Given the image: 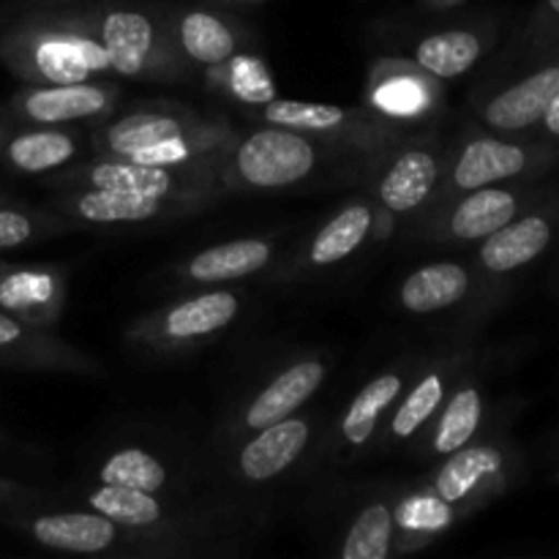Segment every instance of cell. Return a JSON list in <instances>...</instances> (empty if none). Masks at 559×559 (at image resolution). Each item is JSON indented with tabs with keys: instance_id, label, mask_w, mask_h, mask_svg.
<instances>
[{
	"instance_id": "17",
	"label": "cell",
	"mask_w": 559,
	"mask_h": 559,
	"mask_svg": "<svg viewBox=\"0 0 559 559\" xmlns=\"http://www.w3.org/2000/svg\"><path fill=\"white\" fill-rule=\"evenodd\" d=\"M328 374V366L320 358H304L298 364L278 371L246 407L243 426L249 431H260L265 426L278 424L298 413L311 396L322 388Z\"/></svg>"
},
{
	"instance_id": "27",
	"label": "cell",
	"mask_w": 559,
	"mask_h": 559,
	"mask_svg": "<svg viewBox=\"0 0 559 559\" xmlns=\"http://www.w3.org/2000/svg\"><path fill=\"white\" fill-rule=\"evenodd\" d=\"M453 364H437L415 382L402 402L393 404V415L385 426V435L391 442H407L429 420L437 418L440 407L448 399V385H451Z\"/></svg>"
},
{
	"instance_id": "3",
	"label": "cell",
	"mask_w": 559,
	"mask_h": 559,
	"mask_svg": "<svg viewBox=\"0 0 559 559\" xmlns=\"http://www.w3.org/2000/svg\"><path fill=\"white\" fill-rule=\"evenodd\" d=\"M328 147H336L311 134L262 126L246 136H235L218 164L222 189L282 191L306 183L320 169Z\"/></svg>"
},
{
	"instance_id": "41",
	"label": "cell",
	"mask_w": 559,
	"mask_h": 559,
	"mask_svg": "<svg viewBox=\"0 0 559 559\" xmlns=\"http://www.w3.org/2000/svg\"><path fill=\"white\" fill-rule=\"evenodd\" d=\"M3 445H9V437L0 435V448H3Z\"/></svg>"
},
{
	"instance_id": "7",
	"label": "cell",
	"mask_w": 559,
	"mask_h": 559,
	"mask_svg": "<svg viewBox=\"0 0 559 559\" xmlns=\"http://www.w3.org/2000/svg\"><path fill=\"white\" fill-rule=\"evenodd\" d=\"M118 87L107 80L66 82V85H25L9 102V115L22 126L96 123L112 115Z\"/></svg>"
},
{
	"instance_id": "33",
	"label": "cell",
	"mask_w": 559,
	"mask_h": 559,
	"mask_svg": "<svg viewBox=\"0 0 559 559\" xmlns=\"http://www.w3.org/2000/svg\"><path fill=\"white\" fill-rule=\"evenodd\" d=\"M98 480L109 486L158 495L167 486L169 473L145 448H120L112 456L104 459V464L98 467Z\"/></svg>"
},
{
	"instance_id": "15",
	"label": "cell",
	"mask_w": 559,
	"mask_h": 559,
	"mask_svg": "<svg viewBox=\"0 0 559 559\" xmlns=\"http://www.w3.org/2000/svg\"><path fill=\"white\" fill-rule=\"evenodd\" d=\"M502 469L506 453L497 445H464L445 456L431 478L429 491L459 511L473 506L480 495H489Z\"/></svg>"
},
{
	"instance_id": "22",
	"label": "cell",
	"mask_w": 559,
	"mask_h": 559,
	"mask_svg": "<svg viewBox=\"0 0 559 559\" xmlns=\"http://www.w3.org/2000/svg\"><path fill=\"white\" fill-rule=\"evenodd\" d=\"M273 260V246L262 238H240L229 240V243L211 246L202 249L200 254L191 257L183 267L180 276L186 282L194 284H227L249 278L267 267Z\"/></svg>"
},
{
	"instance_id": "30",
	"label": "cell",
	"mask_w": 559,
	"mask_h": 559,
	"mask_svg": "<svg viewBox=\"0 0 559 559\" xmlns=\"http://www.w3.org/2000/svg\"><path fill=\"white\" fill-rule=\"evenodd\" d=\"M87 506L123 530H151L164 522V506L156 495L102 484L87 495Z\"/></svg>"
},
{
	"instance_id": "4",
	"label": "cell",
	"mask_w": 559,
	"mask_h": 559,
	"mask_svg": "<svg viewBox=\"0 0 559 559\" xmlns=\"http://www.w3.org/2000/svg\"><path fill=\"white\" fill-rule=\"evenodd\" d=\"M63 189H107L131 194L158 197V200H186L205 205L222 189L218 169H183L164 164H142L120 156H96L85 167L69 169L55 180Z\"/></svg>"
},
{
	"instance_id": "29",
	"label": "cell",
	"mask_w": 559,
	"mask_h": 559,
	"mask_svg": "<svg viewBox=\"0 0 559 559\" xmlns=\"http://www.w3.org/2000/svg\"><path fill=\"white\" fill-rule=\"evenodd\" d=\"M480 418H484V396L475 382L456 388L445 404L437 413V426L429 437V453L431 456H451L459 448L469 445L480 429Z\"/></svg>"
},
{
	"instance_id": "11",
	"label": "cell",
	"mask_w": 559,
	"mask_h": 559,
	"mask_svg": "<svg viewBox=\"0 0 559 559\" xmlns=\"http://www.w3.org/2000/svg\"><path fill=\"white\" fill-rule=\"evenodd\" d=\"M440 147L431 145V142L404 145L382 169L380 180H377V197H380L382 207L391 211L393 216H409L435 197V191L440 189Z\"/></svg>"
},
{
	"instance_id": "31",
	"label": "cell",
	"mask_w": 559,
	"mask_h": 559,
	"mask_svg": "<svg viewBox=\"0 0 559 559\" xmlns=\"http://www.w3.org/2000/svg\"><path fill=\"white\" fill-rule=\"evenodd\" d=\"M396 544V522L388 502H369L349 524L344 544L338 549L342 559H388Z\"/></svg>"
},
{
	"instance_id": "6",
	"label": "cell",
	"mask_w": 559,
	"mask_h": 559,
	"mask_svg": "<svg viewBox=\"0 0 559 559\" xmlns=\"http://www.w3.org/2000/svg\"><path fill=\"white\" fill-rule=\"evenodd\" d=\"M240 314V298L229 289L191 295L180 304L156 311L131 331V338L162 353L191 347L205 338H213L224 328L233 325Z\"/></svg>"
},
{
	"instance_id": "40",
	"label": "cell",
	"mask_w": 559,
	"mask_h": 559,
	"mask_svg": "<svg viewBox=\"0 0 559 559\" xmlns=\"http://www.w3.org/2000/svg\"><path fill=\"white\" fill-rule=\"evenodd\" d=\"M218 5H251V3H265V0H213Z\"/></svg>"
},
{
	"instance_id": "32",
	"label": "cell",
	"mask_w": 559,
	"mask_h": 559,
	"mask_svg": "<svg viewBox=\"0 0 559 559\" xmlns=\"http://www.w3.org/2000/svg\"><path fill=\"white\" fill-rule=\"evenodd\" d=\"M218 85L229 93L238 104L246 107H265L276 98V85L267 71L265 60L249 52H235L227 63L211 69Z\"/></svg>"
},
{
	"instance_id": "14",
	"label": "cell",
	"mask_w": 559,
	"mask_h": 559,
	"mask_svg": "<svg viewBox=\"0 0 559 559\" xmlns=\"http://www.w3.org/2000/svg\"><path fill=\"white\" fill-rule=\"evenodd\" d=\"M530 167V153L522 145L497 136H475L456 153L445 183V197L497 186Z\"/></svg>"
},
{
	"instance_id": "25",
	"label": "cell",
	"mask_w": 559,
	"mask_h": 559,
	"mask_svg": "<svg viewBox=\"0 0 559 559\" xmlns=\"http://www.w3.org/2000/svg\"><path fill=\"white\" fill-rule=\"evenodd\" d=\"M551 243V224L544 216L513 218L506 227L484 238L480 246V265L489 273H511L527 262L538 260Z\"/></svg>"
},
{
	"instance_id": "5",
	"label": "cell",
	"mask_w": 559,
	"mask_h": 559,
	"mask_svg": "<svg viewBox=\"0 0 559 559\" xmlns=\"http://www.w3.org/2000/svg\"><path fill=\"white\" fill-rule=\"evenodd\" d=\"M262 120L271 126H282V129L300 131V134H311L336 147H358V151L391 145V140L396 136L391 120L380 118V115L336 107V104L300 102V98L276 96L262 107Z\"/></svg>"
},
{
	"instance_id": "37",
	"label": "cell",
	"mask_w": 559,
	"mask_h": 559,
	"mask_svg": "<svg viewBox=\"0 0 559 559\" xmlns=\"http://www.w3.org/2000/svg\"><path fill=\"white\" fill-rule=\"evenodd\" d=\"M544 126H546V131H549V134H555V136H559V91H557V96L551 98V104L549 107H546V112H544Z\"/></svg>"
},
{
	"instance_id": "8",
	"label": "cell",
	"mask_w": 559,
	"mask_h": 559,
	"mask_svg": "<svg viewBox=\"0 0 559 559\" xmlns=\"http://www.w3.org/2000/svg\"><path fill=\"white\" fill-rule=\"evenodd\" d=\"M207 123L211 118H202L180 104H145L115 118H104V123L93 129V147L96 156L131 158L175 136L205 129Z\"/></svg>"
},
{
	"instance_id": "2",
	"label": "cell",
	"mask_w": 559,
	"mask_h": 559,
	"mask_svg": "<svg viewBox=\"0 0 559 559\" xmlns=\"http://www.w3.org/2000/svg\"><path fill=\"white\" fill-rule=\"evenodd\" d=\"M91 11L115 76L175 82L189 66L175 47L164 3L98 0Z\"/></svg>"
},
{
	"instance_id": "34",
	"label": "cell",
	"mask_w": 559,
	"mask_h": 559,
	"mask_svg": "<svg viewBox=\"0 0 559 559\" xmlns=\"http://www.w3.org/2000/svg\"><path fill=\"white\" fill-rule=\"evenodd\" d=\"M456 516V508L442 502L440 497L431 491H418L409 495L407 500L399 502L393 511V522H396V538L407 535V538H418V544H429L431 538L448 530Z\"/></svg>"
},
{
	"instance_id": "10",
	"label": "cell",
	"mask_w": 559,
	"mask_h": 559,
	"mask_svg": "<svg viewBox=\"0 0 559 559\" xmlns=\"http://www.w3.org/2000/svg\"><path fill=\"white\" fill-rule=\"evenodd\" d=\"M175 47L189 63L216 69L243 47V31L216 5H167Z\"/></svg>"
},
{
	"instance_id": "20",
	"label": "cell",
	"mask_w": 559,
	"mask_h": 559,
	"mask_svg": "<svg viewBox=\"0 0 559 559\" xmlns=\"http://www.w3.org/2000/svg\"><path fill=\"white\" fill-rule=\"evenodd\" d=\"M559 91V63L544 66L535 74L524 76L516 85L506 87L489 98L480 112L484 126L495 131H522L538 123L544 118L546 107Z\"/></svg>"
},
{
	"instance_id": "12",
	"label": "cell",
	"mask_w": 559,
	"mask_h": 559,
	"mask_svg": "<svg viewBox=\"0 0 559 559\" xmlns=\"http://www.w3.org/2000/svg\"><path fill=\"white\" fill-rule=\"evenodd\" d=\"M63 276L52 267L9 265L0 260V309L47 331L63 314Z\"/></svg>"
},
{
	"instance_id": "18",
	"label": "cell",
	"mask_w": 559,
	"mask_h": 559,
	"mask_svg": "<svg viewBox=\"0 0 559 559\" xmlns=\"http://www.w3.org/2000/svg\"><path fill=\"white\" fill-rule=\"evenodd\" d=\"M80 140L66 126L16 123L0 145V164L20 175H49L71 167Z\"/></svg>"
},
{
	"instance_id": "38",
	"label": "cell",
	"mask_w": 559,
	"mask_h": 559,
	"mask_svg": "<svg viewBox=\"0 0 559 559\" xmlns=\"http://www.w3.org/2000/svg\"><path fill=\"white\" fill-rule=\"evenodd\" d=\"M14 118H11L9 115V109H5V112H0V145H3V140L5 136H9V131L14 129Z\"/></svg>"
},
{
	"instance_id": "36",
	"label": "cell",
	"mask_w": 559,
	"mask_h": 559,
	"mask_svg": "<svg viewBox=\"0 0 559 559\" xmlns=\"http://www.w3.org/2000/svg\"><path fill=\"white\" fill-rule=\"evenodd\" d=\"M33 500L31 489H22L20 484H11V480H0V511H11V508L27 506Z\"/></svg>"
},
{
	"instance_id": "23",
	"label": "cell",
	"mask_w": 559,
	"mask_h": 559,
	"mask_svg": "<svg viewBox=\"0 0 559 559\" xmlns=\"http://www.w3.org/2000/svg\"><path fill=\"white\" fill-rule=\"evenodd\" d=\"M519 213V197L508 189H484L464 191L445 216L442 235L453 240H484L508 222H513Z\"/></svg>"
},
{
	"instance_id": "19",
	"label": "cell",
	"mask_w": 559,
	"mask_h": 559,
	"mask_svg": "<svg viewBox=\"0 0 559 559\" xmlns=\"http://www.w3.org/2000/svg\"><path fill=\"white\" fill-rule=\"evenodd\" d=\"M309 437L311 424L306 418H295V415L254 431V437L238 453L240 478L251 480V484L278 478L304 456Z\"/></svg>"
},
{
	"instance_id": "39",
	"label": "cell",
	"mask_w": 559,
	"mask_h": 559,
	"mask_svg": "<svg viewBox=\"0 0 559 559\" xmlns=\"http://www.w3.org/2000/svg\"><path fill=\"white\" fill-rule=\"evenodd\" d=\"M544 11L549 16H555V20H559V0H544Z\"/></svg>"
},
{
	"instance_id": "35",
	"label": "cell",
	"mask_w": 559,
	"mask_h": 559,
	"mask_svg": "<svg viewBox=\"0 0 559 559\" xmlns=\"http://www.w3.org/2000/svg\"><path fill=\"white\" fill-rule=\"evenodd\" d=\"M60 227L63 224H58V218L47 216V213L0 200V251L36 243V240L58 233Z\"/></svg>"
},
{
	"instance_id": "1",
	"label": "cell",
	"mask_w": 559,
	"mask_h": 559,
	"mask_svg": "<svg viewBox=\"0 0 559 559\" xmlns=\"http://www.w3.org/2000/svg\"><path fill=\"white\" fill-rule=\"evenodd\" d=\"M0 63L25 85L107 80L112 74L91 3H33L0 20Z\"/></svg>"
},
{
	"instance_id": "21",
	"label": "cell",
	"mask_w": 559,
	"mask_h": 559,
	"mask_svg": "<svg viewBox=\"0 0 559 559\" xmlns=\"http://www.w3.org/2000/svg\"><path fill=\"white\" fill-rule=\"evenodd\" d=\"M407 377L402 369H388L382 374L371 377L358 396L349 402L347 413L338 420V442L347 451H360L374 440L377 431L382 429V418L393 409V404L402 396Z\"/></svg>"
},
{
	"instance_id": "26",
	"label": "cell",
	"mask_w": 559,
	"mask_h": 559,
	"mask_svg": "<svg viewBox=\"0 0 559 559\" xmlns=\"http://www.w3.org/2000/svg\"><path fill=\"white\" fill-rule=\"evenodd\" d=\"M484 36L473 27H445L415 44L413 63L437 80H456L484 58Z\"/></svg>"
},
{
	"instance_id": "28",
	"label": "cell",
	"mask_w": 559,
	"mask_h": 559,
	"mask_svg": "<svg viewBox=\"0 0 559 559\" xmlns=\"http://www.w3.org/2000/svg\"><path fill=\"white\" fill-rule=\"evenodd\" d=\"M371 227H374V207L369 202H349L317 229L306 260L314 267L338 265L366 243Z\"/></svg>"
},
{
	"instance_id": "13",
	"label": "cell",
	"mask_w": 559,
	"mask_h": 559,
	"mask_svg": "<svg viewBox=\"0 0 559 559\" xmlns=\"http://www.w3.org/2000/svg\"><path fill=\"white\" fill-rule=\"evenodd\" d=\"M0 366L27 371H76V374L96 371L87 355L49 336L44 328L16 320L3 309H0Z\"/></svg>"
},
{
	"instance_id": "24",
	"label": "cell",
	"mask_w": 559,
	"mask_h": 559,
	"mask_svg": "<svg viewBox=\"0 0 559 559\" xmlns=\"http://www.w3.org/2000/svg\"><path fill=\"white\" fill-rule=\"evenodd\" d=\"M469 284L473 276L462 262H431L404 278L399 300L409 314H437L462 304L469 293Z\"/></svg>"
},
{
	"instance_id": "16",
	"label": "cell",
	"mask_w": 559,
	"mask_h": 559,
	"mask_svg": "<svg viewBox=\"0 0 559 559\" xmlns=\"http://www.w3.org/2000/svg\"><path fill=\"white\" fill-rule=\"evenodd\" d=\"M27 535L38 546L69 555H107L120 540V527L98 511L44 513L25 522Z\"/></svg>"
},
{
	"instance_id": "9",
	"label": "cell",
	"mask_w": 559,
	"mask_h": 559,
	"mask_svg": "<svg viewBox=\"0 0 559 559\" xmlns=\"http://www.w3.org/2000/svg\"><path fill=\"white\" fill-rule=\"evenodd\" d=\"M202 205L186 200H158V197L131 194V191L107 189H66L60 211L74 222L91 227H134V224H156L167 218L189 216Z\"/></svg>"
}]
</instances>
